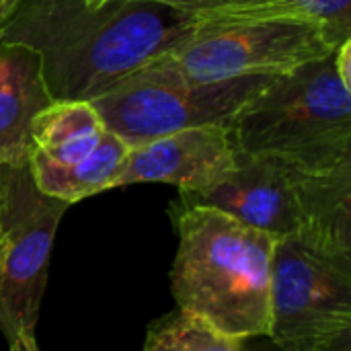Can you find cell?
<instances>
[{
    "instance_id": "obj_1",
    "label": "cell",
    "mask_w": 351,
    "mask_h": 351,
    "mask_svg": "<svg viewBox=\"0 0 351 351\" xmlns=\"http://www.w3.org/2000/svg\"><path fill=\"white\" fill-rule=\"evenodd\" d=\"M197 25L142 0H23L0 23V45H19L39 60L51 101H93Z\"/></svg>"
},
{
    "instance_id": "obj_2",
    "label": "cell",
    "mask_w": 351,
    "mask_h": 351,
    "mask_svg": "<svg viewBox=\"0 0 351 351\" xmlns=\"http://www.w3.org/2000/svg\"><path fill=\"white\" fill-rule=\"evenodd\" d=\"M171 294L179 311L237 339H267L276 237L234 216L175 199Z\"/></svg>"
},
{
    "instance_id": "obj_3",
    "label": "cell",
    "mask_w": 351,
    "mask_h": 351,
    "mask_svg": "<svg viewBox=\"0 0 351 351\" xmlns=\"http://www.w3.org/2000/svg\"><path fill=\"white\" fill-rule=\"evenodd\" d=\"M234 148L296 169L351 165V88L335 51L274 76L230 123Z\"/></svg>"
},
{
    "instance_id": "obj_4",
    "label": "cell",
    "mask_w": 351,
    "mask_h": 351,
    "mask_svg": "<svg viewBox=\"0 0 351 351\" xmlns=\"http://www.w3.org/2000/svg\"><path fill=\"white\" fill-rule=\"evenodd\" d=\"M183 204L210 206L276 239L298 237L351 249V165L296 169L237 150L232 171Z\"/></svg>"
},
{
    "instance_id": "obj_5",
    "label": "cell",
    "mask_w": 351,
    "mask_h": 351,
    "mask_svg": "<svg viewBox=\"0 0 351 351\" xmlns=\"http://www.w3.org/2000/svg\"><path fill=\"white\" fill-rule=\"evenodd\" d=\"M351 331V249L276 239L267 339L280 351H327Z\"/></svg>"
},
{
    "instance_id": "obj_6",
    "label": "cell",
    "mask_w": 351,
    "mask_h": 351,
    "mask_svg": "<svg viewBox=\"0 0 351 351\" xmlns=\"http://www.w3.org/2000/svg\"><path fill=\"white\" fill-rule=\"evenodd\" d=\"M271 78L193 82L148 62L90 103L107 130L132 148L189 128L230 125L247 101Z\"/></svg>"
},
{
    "instance_id": "obj_7",
    "label": "cell",
    "mask_w": 351,
    "mask_h": 351,
    "mask_svg": "<svg viewBox=\"0 0 351 351\" xmlns=\"http://www.w3.org/2000/svg\"><path fill=\"white\" fill-rule=\"evenodd\" d=\"M70 204L43 193L29 160L0 165V333L35 335L56 232Z\"/></svg>"
},
{
    "instance_id": "obj_8",
    "label": "cell",
    "mask_w": 351,
    "mask_h": 351,
    "mask_svg": "<svg viewBox=\"0 0 351 351\" xmlns=\"http://www.w3.org/2000/svg\"><path fill=\"white\" fill-rule=\"evenodd\" d=\"M341 43L319 23L261 21L224 27H195L150 64L193 82L243 76H280L323 60Z\"/></svg>"
},
{
    "instance_id": "obj_9",
    "label": "cell",
    "mask_w": 351,
    "mask_h": 351,
    "mask_svg": "<svg viewBox=\"0 0 351 351\" xmlns=\"http://www.w3.org/2000/svg\"><path fill=\"white\" fill-rule=\"evenodd\" d=\"M234 160L230 125L189 128L132 146L115 189L136 183H167L179 193H199L222 181Z\"/></svg>"
},
{
    "instance_id": "obj_10",
    "label": "cell",
    "mask_w": 351,
    "mask_h": 351,
    "mask_svg": "<svg viewBox=\"0 0 351 351\" xmlns=\"http://www.w3.org/2000/svg\"><path fill=\"white\" fill-rule=\"evenodd\" d=\"M162 4L197 27L261 21H308L323 25L339 43L351 39V0H142Z\"/></svg>"
},
{
    "instance_id": "obj_11",
    "label": "cell",
    "mask_w": 351,
    "mask_h": 351,
    "mask_svg": "<svg viewBox=\"0 0 351 351\" xmlns=\"http://www.w3.org/2000/svg\"><path fill=\"white\" fill-rule=\"evenodd\" d=\"M49 103L37 56L19 45H0V165L29 160L31 121Z\"/></svg>"
},
{
    "instance_id": "obj_12",
    "label": "cell",
    "mask_w": 351,
    "mask_h": 351,
    "mask_svg": "<svg viewBox=\"0 0 351 351\" xmlns=\"http://www.w3.org/2000/svg\"><path fill=\"white\" fill-rule=\"evenodd\" d=\"M107 125L90 101H51L31 121L29 158L72 165L95 150Z\"/></svg>"
},
{
    "instance_id": "obj_13",
    "label": "cell",
    "mask_w": 351,
    "mask_h": 351,
    "mask_svg": "<svg viewBox=\"0 0 351 351\" xmlns=\"http://www.w3.org/2000/svg\"><path fill=\"white\" fill-rule=\"evenodd\" d=\"M128 152L130 146L107 130L95 150L72 165H53L41 158H29V167L43 193L72 206L90 195L115 189V181Z\"/></svg>"
},
{
    "instance_id": "obj_14",
    "label": "cell",
    "mask_w": 351,
    "mask_h": 351,
    "mask_svg": "<svg viewBox=\"0 0 351 351\" xmlns=\"http://www.w3.org/2000/svg\"><path fill=\"white\" fill-rule=\"evenodd\" d=\"M251 339H237L175 308L150 323L142 351H251Z\"/></svg>"
},
{
    "instance_id": "obj_15",
    "label": "cell",
    "mask_w": 351,
    "mask_h": 351,
    "mask_svg": "<svg viewBox=\"0 0 351 351\" xmlns=\"http://www.w3.org/2000/svg\"><path fill=\"white\" fill-rule=\"evenodd\" d=\"M335 70L339 78L343 80V84H348L351 88V39L343 41L335 49Z\"/></svg>"
},
{
    "instance_id": "obj_16",
    "label": "cell",
    "mask_w": 351,
    "mask_h": 351,
    "mask_svg": "<svg viewBox=\"0 0 351 351\" xmlns=\"http://www.w3.org/2000/svg\"><path fill=\"white\" fill-rule=\"evenodd\" d=\"M8 351H41L35 335H21L8 343Z\"/></svg>"
},
{
    "instance_id": "obj_17",
    "label": "cell",
    "mask_w": 351,
    "mask_h": 351,
    "mask_svg": "<svg viewBox=\"0 0 351 351\" xmlns=\"http://www.w3.org/2000/svg\"><path fill=\"white\" fill-rule=\"evenodd\" d=\"M23 0H0V23L4 21V19H8L14 10H16V6L21 4Z\"/></svg>"
},
{
    "instance_id": "obj_18",
    "label": "cell",
    "mask_w": 351,
    "mask_h": 351,
    "mask_svg": "<svg viewBox=\"0 0 351 351\" xmlns=\"http://www.w3.org/2000/svg\"><path fill=\"white\" fill-rule=\"evenodd\" d=\"M327 351H351V331L343 333Z\"/></svg>"
},
{
    "instance_id": "obj_19",
    "label": "cell",
    "mask_w": 351,
    "mask_h": 351,
    "mask_svg": "<svg viewBox=\"0 0 351 351\" xmlns=\"http://www.w3.org/2000/svg\"><path fill=\"white\" fill-rule=\"evenodd\" d=\"M90 6H95V8H99V6H103V4H107V2H111V0H86Z\"/></svg>"
}]
</instances>
